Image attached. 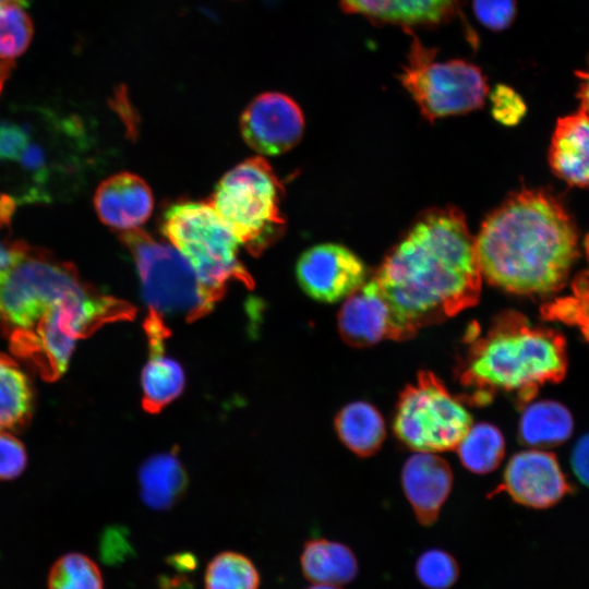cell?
Instances as JSON below:
<instances>
[{
  "label": "cell",
  "mask_w": 589,
  "mask_h": 589,
  "mask_svg": "<svg viewBox=\"0 0 589 589\" xmlns=\"http://www.w3.org/2000/svg\"><path fill=\"white\" fill-rule=\"evenodd\" d=\"M471 425L464 401L430 371H421L400 393L393 423L404 445L428 453L456 448Z\"/></svg>",
  "instance_id": "11"
},
{
  "label": "cell",
  "mask_w": 589,
  "mask_h": 589,
  "mask_svg": "<svg viewBox=\"0 0 589 589\" xmlns=\"http://www.w3.org/2000/svg\"><path fill=\"white\" fill-rule=\"evenodd\" d=\"M468 341L458 378L473 404H488L495 393L504 392L526 405L542 385L566 375L563 336L533 325L519 312L500 313L484 334Z\"/></svg>",
  "instance_id": "3"
},
{
  "label": "cell",
  "mask_w": 589,
  "mask_h": 589,
  "mask_svg": "<svg viewBox=\"0 0 589 589\" xmlns=\"http://www.w3.org/2000/svg\"><path fill=\"white\" fill-rule=\"evenodd\" d=\"M86 285L71 263L15 242L12 262L0 269V323L10 338L25 335L58 302Z\"/></svg>",
  "instance_id": "7"
},
{
  "label": "cell",
  "mask_w": 589,
  "mask_h": 589,
  "mask_svg": "<svg viewBox=\"0 0 589 589\" xmlns=\"http://www.w3.org/2000/svg\"><path fill=\"white\" fill-rule=\"evenodd\" d=\"M585 248H586L587 259H588V262H589V233L586 237Z\"/></svg>",
  "instance_id": "42"
},
{
  "label": "cell",
  "mask_w": 589,
  "mask_h": 589,
  "mask_svg": "<svg viewBox=\"0 0 589 589\" xmlns=\"http://www.w3.org/2000/svg\"><path fill=\"white\" fill-rule=\"evenodd\" d=\"M296 273L302 290L326 303L349 297L366 278L362 260L337 243H322L304 251L297 262Z\"/></svg>",
  "instance_id": "12"
},
{
  "label": "cell",
  "mask_w": 589,
  "mask_h": 589,
  "mask_svg": "<svg viewBox=\"0 0 589 589\" xmlns=\"http://www.w3.org/2000/svg\"><path fill=\"white\" fill-rule=\"evenodd\" d=\"M462 0H395L397 25L434 26L447 22L459 10Z\"/></svg>",
  "instance_id": "31"
},
{
  "label": "cell",
  "mask_w": 589,
  "mask_h": 589,
  "mask_svg": "<svg viewBox=\"0 0 589 589\" xmlns=\"http://www.w3.org/2000/svg\"><path fill=\"white\" fill-rule=\"evenodd\" d=\"M413 572L419 584L426 589H450L460 577V565L450 552L431 548L417 557Z\"/></svg>",
  "instance_id": "29"
},
{
  "label": "cell",
  "mask_w": 589,
  "mask_h": 589,
  "mask_svg": "<svg viewBox=\"0 0 589 589\" xmlns=\"http://www.w3.org/2000/svg\"><path fill=\"white\" fill-rule=\"evenodd\" d=\"M372 279L389 305L396 340L477 304L482 274L462 213L443 207L422 214Z\"/></svg>",
  "instance_id": "1"
},
{
  "label": "cell",
  "mask_w": 589,
  "mask_h": 589,
  "mask_svg": "<svg viewBox=\"0 0 589 589\" xmlns=\"http://www.w3.org/2000/svg\"><path fill=\"white\" fill-rule=\"evenodd\" d=\"M244 142L263 155H279L292 148L302 137L304 117L288 95L266 92L256 96L240 117Z\"/></svg>",
  "instance_id": "13"
},
{
  "label": "cell",
  "mask_w": 589,
  "mask_h": 589,
  "mask_svg": "<svg viewBox=\"0 0 589 589\" xmlns=\"http://www.w3.org/2000/svg\"><path fill=\"white\" fill-rule=\"evenodd\" d=\"M340 9L347 14H358L375 24L397 25L395 0H340Z\"/></svg>",
  "instance_id": "34"
},
{
  "label": "cell",
  "mask_w": 589,
  "mask_h": 589,
  "mask_svg": "<svg viewBox=\"0 0 589 589\" xmlns=\"http://www.w3.org/2000/svg\"><path fill=\"white\" fill-rule=\"evenodd\" d=\"M494 119L505 125H515L524 118L527 107L524 98L513 87L497 84L490 93Z\"/></svg>",
  "instance_id": "32"
},
{
  "label": "cell",
  "mask_w": 589,
  "mask_h": 589,
  "mask_svg": "<svg viewBox=\"0 0 589 589\" xmlns=\"http://www.w3.org/2000/svg\"><path fill=\"white\" fill-rule=\"evenodd\" d=\"M570 466L577 479L589 488V432L579 437L574 445Z\"/></svg>",
  "instance_id": "38"
},
{
  "label": "cell",
  "mask_w": 589,
  "mask_h": 589,
  "mask_svg": "<svg viewBox=\"0 0 589 589\" xmlns=\"http://www.w3.org/2000/svg\"><path fill=\"white\" fill-rule=\"evenodd\" d=\"M401 484L418 522L430 527L437 521L441 508L450 493L453 473L441 456L417 452L402 467Z\"/></svg>",
  "instance_id": "15"
},
{
  "label": "cell",
  "mask_w": 589,
  "mask_h": 589,
  "mask_svg": "<svg viewBox=\"0 0 589 589\" xmlns=\"http://www.w3.org/2000/svg\"><path fill=\"white\" fill-rule=\"evenodd\" d=\"M134 314V308L125 301L103 294L87 284L58 302L32 332L12 337L11 345L45 377L55 378L68 368L79 339L106 323L129 321Z\"/></svg>",
  "instance_id": "5"
},
{
  "label": "cell",
  "mask_w": 589,
  "mask_h": 589,
  "mask_svg": "<svg viewBox=\"0 0 589 589\" xmlns=\"http://www.w3.org/2000/svg\"><path fill=\"white\" fill-rule=\"evenodd\" d=\"M148 353L141 374L142 407L148 413H157L182 393L185 374L177 360L165 356V350Z\"/></svg>",
  "instance_id": "23"
},
{
  "label": "cell",
  "mask_w": 589,
  "mask_h": 589,
  "mask_svg": "<svg viewBox=\"0 0 589 589\" xmlns=\"http://www.w3.org/2000/svg\"><path fill=\"white\" fill-rule=\"evenodd\" d=\"M131 546L128 543L121 528H109L101 538L100 552L106 562L115 563L121 561L125 554L130 553Z\"/></svg>",
  "instance_id": "37"
},
{
  "label": "cell",
  "mask_w": 589,
  "mask_h": 589,
  "mask_svg": "<svg viewBox=\"0 0 589 589\" xmlns=\"http://www.w3.org/2000/svg\"><path fill=\"white\" fill-rule=\"evenodd\" d=\"M48 589H104L103 575L91 557L68 553L51 566Z\"/></svg>",
  "instance_id": "27"
},
{
  "label": "cell",
  "mask_w": 589,
  "mask_h": 589,
  "mask_svg": "<svg viewBox=\"0 0 589 589\" xmlns=\"http://www.w3.org/2000/svg\"><path fill=\"white\" fill-rule=\"evenodd\" d=\"M94 203L105 225L125 232L139 229L149 218L154 197L141 177L120 172L99 184Z\"/></svg>",
  "instance_id": "17"
},
{
  "label": "cell",
  "mask_w": 589,
  "mask_h": 589,
  "mask_svg": "<svg viewBox=\"0 0 589 589\" xmlns=\"http://www.w3.org/2000/svg\"><path fill=\"white\" fill-rule=\"evenodd\" d=\"M554 173L576 187H589V117L579 110L558 119L549 151Z\"/></svg>",
  "instance_id": "18"
},
{
  "label": "cell",
  "mask_w": 589,
  "mask_h": 589,
  "mask_svg": "<svg viewBox=\"0 0 589 589\" xmlns=\"http://www.w3.org/2000/svg\"><path fill=\"white\" fill-rule=\"evenodd\" d=\"M304 589H344L341 586L325 585V584H313Z\"/></svg>",
  "instance_id": "40"
},
{
  "label": "cell",
  "mask_w": 589,
  "mask_h": 589,
  "mask_svg": "<svg viewBox=\"0 0 589 589\" xmlns=\"http://www.w3.org/2000/svg\"><path fill=\"white\" fill-rule=\"evenodd\" d=\"M16 202L11 195H0V269L7 267L13 259L15 242L4 239Z\"/></svg>",
  "instance_id": "36"
},
{
  "label": "cell",
  "mask_w": 589,
  "mask_h": 589,
  "mask_svg": "<svg viewBox=\"0 0 589 589\" xmlns=\"http://www.w3.org/2000/svg\"><path fill=\"white\" fill-rule=\"evenodd\" d=\"M435 48L412 34L398 79L430 122L481 108L489 93L482 70L464 59L436 60Z\"/></svg>",
  "instance_id": "10"
},
{
  "label": "cell",
  "mask_w": 589,
  "mask_h": 589,
  "mask_svg": "<svg viewBox=\"0 0 589 589\" xmlns=\"http://www.w3.org/2000/svg\"><path fill=\"white\" fill-rule=\"evenodd\" d=\"M300 567L306 580L334 586L352 582L360 570L358 557L350 546L325 538L304 542Z\"/></svg>",
  "instance_id": "19"
},
{
  "label": "cell",
  "mask_w": 589,
  "mask_h": 589,
  "mask_svg": "<svg viewBox=\"0 0 589 589\" xmlns=\"http://www.w3.org/2000/svg\"><path fill=\"white\" fill-rule=\"evenodd\" d=\"M461 464L476 473L493 471L505 455L501 431L490 423L472 424L456 446Z\"/></svg>",
  "instance_id": "25"
},
{
  "label": "cell",
  "mask_w": 589,
  "mask_h": 589,
  "mask_svg": "<svg viewBox=\"0 0 589 589\" xmlns=\"http://www.w3.org/2000/svg\"><path fill=\"white\" fill-rule=\"evenodd\" d=\"M337 324L342 340L352 347H369L384 339L396 340L389 305L373 279L346 298Z\"/></svg>",
  "instance_id": "16"
},
{
  "label": "cell",
  "mask_w": 589,
  "mask_h": 589,
  "mask_svg": "<svg viewBox=\"0 0 589 589\" xmlns=\"http://www.w3.org/2000/svg\"><path fill=\"white\" fill-rule=\"evenodd\" d=\"M140 493L154 510H167L183 496L188 476L175 450L148 457L140 467Z\"/></svg>",
  "instance_id": "20"
},
{
  "label": "cell",
  "mask_w": 589,
  "mask_h": 589,
  "mask_svg": "<svg viewBox=\"0 0 589 589\" xmlns=\"http://www.w3.org/2000/svg\"><path fill=\"white\" fill-rule=\"evenodd\" d=\"M579 79L578 98L580 100V109L589 117V60L586 70L576 71Z\"/></svg>",
  "instance_id": "39"
},
{
  "label": "cell",
  "mask_w": 589,
  "mask_h": 589,
  "mask_svg": "<svg viewBox=\"0 0 589 589\" xmlns=\"http://www.w3.org/2000/svg\"><path fill=\"white\" fill-rule=\"evenodd\" d=\"M283 187L269 164L249 158L217 183L209 204L251 254H260L285 229L280 203Z\"/></svg>",
  "instance_id": "8"
},
{
  "label": "cell",
  "mask_w": 589,
  "mask_h": 589,
  "mask_svg": "<svg viewBox=\"0 0 589 589\" xmlns=\"http://www.w3.org/2000/svg\"><path fill=\"white\" fill-rule=\"evenodd\" d=\"M500 491L522 506L544 509L556 505L570 486L553 453L530 448L508 460Z\"/></svg>",
  "instance_id": "14"
},
{
  "label": "cell",
  "mask_w": 589,
  "mask_h": 589,
  "mask_svg": "<svg viewBox=\"0 0 589 589\" xmlns=\"http://www.w3.org/2000/svg\"><path fill=\"white\" fill-rule=\"evenodd\" d=\"M10 3L25 5L26 0H0V5Z\"/></svg>",
  "instance_id": "41"
},
{
  "label": "cell",
  "mask_w": 589,
  "mask_h": 589,
  "mask_svg": "<svg viewBox=\"0 0 589 589\" xmlns=\"http://www.w3.org/2000/svg\"><path fill=\"white\" fill-rule=\"evenodd\" d=\"M260 573L244 554L224 551L207 564L204 574L205 589H259Z\"/></svg>",
  "instance_id": "26"
},
{
  "label": "cell",
  "mask_w": 589,
  "mask_h": 589,
  "mask_svg": "<svg viewBox=\"0 0 589 589\" xmlns=\"http://www.w3.org/2000/svg\"><path fill=\"white\" fill-rule=\"evenodd\" d=\"M335 430L341 443L358 456L375 454L386 436L380 411L362 400L347 404L335 417Z\"/></svg>",
  "instance_id": "22"
},
{
  "label": "cell",
  "mask_w": 589,
  "mask_h": 589,
  "mask_svg": "<svg viewBox=\"0 0 589 589\" xmlns=\"http://www.w3.org/2000/svg\"><path fill=\"white\" fill-rule=\"evenodd\" d=\"M33 393L26 374L0 354V431L20 425L32 410Z\"/></svg>",
  "instance_id": "24"
},
{
  "label": "cell",
  "mask_w": 589,
  "mask_h": 589,
  "mask_svg": "<svg viewBox=\"0 0 589 589\" xmlns=\"http://www.w3.org/2000/svg\"><path fill=\"white\" fill-rule=\"evenodd\" d=\"M122 236L134 260L149 315L163 321L182 317L192 322L209 313L220 299L202 284L168 241H158L140 229Z\"/></svg>",
  "instance_id": "9"
},
{
  "label": "cell",
  "mask_w": 589,
  "mask_h": 589,
  "mask_svg": "<svg viewBox=\"0 0 589 589\" xmlns=\"http://www.w3.org/2000/svg\"><path fill=\"white\" fill-rule=\"evenodd\" d=\"M26 461L23 444L8 431H0V480L20 476L25 469Z\"/></svg>",
  "instance_id": "35"
},
{
  "label": "cell",
  "mask_w": 589,
  "mask_h": 589,
  "mask_svg": "<svg viewBox=\"0 0 589 589\" xmlns=\"http://www.w3.org/2000/svg\"><path fill=\"white\" fill-rule=\"evenodd\" d=\"M548 320H558L579 327L589 340V274H580L573 283V294L542 308Z\"/></svg>",
  "instance_id": "30"
},
{
  "label": "cell",
  "mask_w": 589,
  "mask_h": 589,
  "mask_svg": "<svg viewBox=\"0 0 589 589\" xmlns=\"http://www.w3.org/2000/svg\"><path fill=\"white\" fill-rule=\"evenodd\" d=\"M43 127L21 121L23 135L13 158L3 165L16 176L19 202H52L70 194L80 183L87 148L82 124L72 118L45 113Z\"/></svg>",
  "instance_id": "4"
},
{
  "label": "cell",
  "mask_w": 589,
  "mask_h": 589,
  "mask_svg": "<svg viewBox=\"0 0 589 589\" xmlns=\"http://www.w3.org/2000/svg\"><path fill=\"white\" fill-rule=\"evenodd\" d=\"M518 422L522 444L545 449L564 444L573 434L574 418L568 408L555 400L529 401Z\"/></svg>",
  "instance_id": "21"
},
{
  "label": "cell",
  "mask_w": 589,
  "mask_h": 589,
  "mask_svg": "<svg viewBox=\"0 0 589 589\" xmlns=\"http://www.w3.org/2000/svg\"><path fill=\"white\" fill-rule=\"evenodd\" d=\"M161 231L202 284L220 298L231 281L252 288L253 279L239 259L241 244L209 202L172 204L164 214Z\"/></svg>",
  "instance_id": "6"
},
{
  "label": "cell",
  "mask_w": 589,
  "mask_h": 589,
  "mask_svg": "<svg viewBox=\"0 0 589 589\" xmlns=\"http://www.w3.org/2000/svg\"><path fill=\"white\" fill-rule=\"evenodd\" d=\"M484 277L521 296H548L564 285L578 255V233L562 202L549 192L513 193L474 238Z\"/></svg>",
  "instance_id": "2"
},
{
  "label": "cell",
  "mask_w": 589,
  "mask_h": 589,
  "mask_svg": "<svg viewBox=\"0 0 589 589\" xmlns=\"http://www.w3.org/2000/svg\"><path fill=\"white\" fill-rule=\"evenodd\" d=\"M472 10L482 26L501 32L513 24L517 4L516 0H472Z\"/></svg>",
  "instance_id": "33"
},
{
  "label": "cell",
  "mask_w": 589,
  "mask_h": 589,
  "mask_svg": "<svg viewBox=\"0 0 589 589\" xmlns=\"http://www.w3.org/2000/svg\"><path fill=\"white\" fill-rule=\"evenodd\" d=\"M32 37V21L20 4L0 5V65L12 70Z\"/></svg>",
  "instance_id": "28"
}]
</instances>
